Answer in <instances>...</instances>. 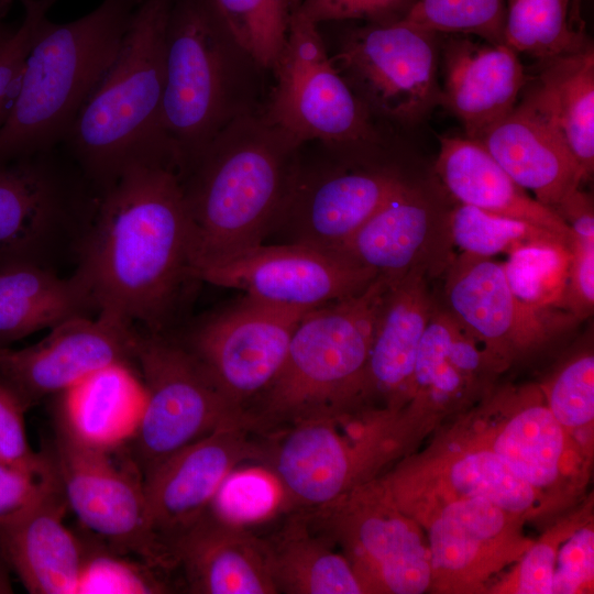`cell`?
I'll return each mask as SVG.
<instances>
[{
	"label": "cell",
	"mask_w": 594,
	"mask_h": 594,
	"mask_svg": "<svg viewBox=\"0 0 594 594\" xmlns=\"http://www.w3.org/2000/svg\"><path fill=\"white\" fill-rule=\"evenodd\" d=\"M74 275L97 312L166 332L195 277L191 220L168 161L134 160L98 189Z\"/></svg>",
	"instance_id": "1"
},
{
	"label": "cell",
	"mask_w": 594,
	"mask_h": 594,
	"mask_svg": "<svg viewBox=\"0 0 594 594\" xmlns=\"http://www.w3.org/2000/svg\"><path fill=\"white\" fill-rule=\"evenodd\" d=\"M300 144L262 113L244 116L178 175L194 230L195 273L270 237L290 195Z\"/></svg>",
	"instance_id": "2"
},
{
	"label": "cell",
	"mask_w": 594,
	"mask_h": 594,
	"mask_svg": "<svg viewBox=\"0 0 594 594\" xmlns=\"http://www.w3.org/2000/svg\"><path fill=\"white\" fill-rule=\"evenodd\" d=\"M272 81V72L237 40L211 0H175L160 128L177 175L232 121L261 113Z\"/></svg>",
	"instance_id": "3"
},
{
	"label": "cell",
	"mask_w": 594,
	"mask_h": 594,
	"mask_svg": "<svg viewBox=\"0 0 594 594\" xmlns=\"http://www.w3.org/2000/svg\"><path fill=\"white\" fill-rule=\"evenodd\" d=\"M391 284L378 275L363 292L300 319L279 372L245 409L251 430L270 439L305 421L351 415L363 402L374 328Z\"/></svg>",
	"instance_id": "4"
},
{
	"label": "cell",
	"mask_w": 594,
	"mask_h": 594,
	"mask_svg": "<svg viewBox=\"0 0 594 594\" xmlns=\"http://www.w3.org/2000/svg\"><path fill=\"white\" fill-rule=\"evenodd\" d=\"M140 2L103 0L75 21H42L0 129V165L64 142L114 61Z\"/></svg>",
	"instance_id": "5"
},
{
	"label": "cell",
	"mask_w": 594,
	"mask_h": 594,
	"mask_svg": "<svg viewBox=\"0 0 594 594\" xmlns=\"http://www.w3.org/2000/svg\"><path fill=\"white\" fill-rule=\"evenodd\" d=\"M174 1L141 0L114 61L63 142L98 189L134 160L158 157L175 166L160 128Z\"/></svg>",
	"instance_id": "6"
},
{
	"label": "cell",
	"mask_w": 594,
	"mask_h": 594,
	"mask_svg": "<svg viewBox=\"0 0 594 594\" xmlns=\"http://www.w3.org/2000/svg\"><path fill=\"white\" fill-rule=\"evenodd\" d=\"M387 146L301 142L290 195L270 237L339 251L406 182L381 163Z\"/></svg>",
	"instance_id": "7"
},
{
	"label": "cell",
	"mask_w": 594,
	"mask_h": 594,
	"mask_svg": "<svg viewBox=\"0 0 594 594\" xmlns=\"http://www.w3.org/2000/svg\"><path fill=\"white\" fill-rule=\"evenodd\" d=\"M134 361L146 402L139 432L127 450L142 477L217 428L248 425L245 413L221 394L190 352L167 332L138 331Z\"/></svg>",
	"instance_id": "8"
},
{
	"label": "cell",
	"mask_w": 594,
	"mask_h": 594,
	"mask_svg": "<svg viewBox=\"0 0 594 594\" xmlns=\"http://www.w3.org/2000/svg\"><path fill=\"white\" fill-rule=\"evenodd\" d=\"M437 35L400 20L348 25L333 40L322 38L333 66L375 120L404 125L441 102Z\"/></svg>",
	"instance_id": "9"
},
{
	"label": "cell",
	"mask_w": 594,
	"mask_h": 594,
	"mask_svg": "<svg viewBox=\"0 0 594 594\" xmlns=\"http://www.w3.org/2000/svg\"><path fill=\"white\" fill-rule=\"evenodd\" d=\"M272 75L261 113L300 142L381 143L388 139L333 66L318 24L299 9Z\"/></svg>",
	"instance_id": "10"
},
{
	"label": "cell",
	"mask_w": 594,
	"mask_h": 594,
	"mask_svg": "<svg viewBox=\"0 0 594 594\" xmlns=\"http://www.w3.org/2000/svg\"><path fill=\"white\" fill-rule=\"evenodd\" d=\"M304 513L316 530L341 546L366 593L419 594L431 585L419 526L396 505L383 480L372 479Z\"/></svg>",
	"instance_id": "11"
},
{
	"label": "cell",
	"mask_w": 594,
	"mask_h": 594,
	"mask_svg": "<svg viewBox=\"0 0 594 594\" xmlns=\"http://www.w3.org/2000/svg\"><path fill=\"white\" fill-rule=\"evenodd\" d=\"M339 418L298 424L270 439L264 465L279 480L286 510L327 505L365 483L391 454L395 414L375 413L358 435L341 433Z\"/></svg>",
	"instance_id": "12"
},
{
	"label": "cell",
	"mask_w": 594,
	"mask_h": 594,
	"mask_svg": "<svg viewBox=\"0 0 594 594\" xmlns=\"http://www.w3.org/2000/svg\"><path fill=\"white\" fill-rule=\"evenodd\" d=\"M308 311L245 295L204 317L178 340L221 394L245 413L279 372L293 333Z\"/></svg>",
	"instance_id": "13"
},
{
	"label": "cell",
	"mask_w": 594,
	"mask_h": 594,
	"mask_svg": "<svg viewBox=\"0 0 594 594\" xmlns=\"http://www.w3.org/2000/svg\"><path fill=\"white\" fill-rule=\"evenodd\" d=\"M50 451L67 505L88 530L162 571L175 568L153 530L143 477L130 458L119 463L114 453L86 449L56 428Z\"/></svg>",
	"instance_id": "14"
},
{
	"label": "cell",
	"mask_w": 594,
	"mask_h": 594,
	"mask_svg": "<svg viewBox=\"0 0 594 594\" xmlns=\"http://www.w3.org/2000/svg\"><path fill=\"white\" fill-rule=\"evenodd\" d=\"M195 276L268 304L314 310L363 292L378 275L341 251L263 243L202 266Z\"/></svg>",
	"instance_id": "15"
},
{
	"label": "cell",
	"mask_w": 594,
	"mask_h": 594,
	"mask_svg": "<svg viewBox=\"0 0 594 594\" xmlns=\"http://www.w3.org/2000/svg\"><path fill=\"white\" fill-rule=\"evenodd\" d=\"M268 450L267 438L245 424H229L174 452L143 476L153 530L170 556L173 543L207 513L227 475L244 462H265Z\"/></svg>",
	"instance_id": "16"
},
{
	"label": "cell",
	"mask_w": 594,
	"mask_h": 594,
	"mask_svg": "<svg viewBox=\"0 0 594 594\" xmlns=\"http://www.w3.org/2000/svg\"><path fill=\"white\" fill-rule=\"evenodd\" d=\"M136 336L134 324L110 315L74 316L51 328L36 344L21 350L6 348L0 374L30 408L107 365L132 363Z\"/></svg>",
	"instance_id": "17"
},
{
	"label": "cell",
	"mask_w": 594,
	"mask_h": 594,
	"mask_svg": "<svg viewBox=\"0 0 594 594\" xmlns=\"http://www.w3.org/2000/svg\"><path fill=\"white\" fill-rule=\"evenodd\" d=\"M425 525L431 583L466 587L519 551V517L481 498L428 494Z\"/></svg>",
	"instance_id": "18"
},
{
	"label": "cell",
	"mask_w": 594,
	"mask_h": 594,
	"mask_svg": "<svg viewBox=\"0 0 594 594\" xmlns=\"http://www.w3.org/2000/svg\"><path fill=\"white\" fill-rule=\"evenodd\" d=\"M442 308L504 362L519 350L543 341L552 323L518 301L507 283L503 263L461 253L443 272Z\"/></svg>",
	"instance_id": "19"
},
{
	"label": "cell",
	"mask_w": 594,
	"mask_h": 594,
	"mask_svg": "<svg viewBox=\"0 0 594 594\" xmlns=\"http://www.w3.org/2000/svg\"><path fill=\"white\" fill-rule=\"evenodd\" d=\"M52 151L0 165V272L46 265L55 235L80 202Z\"/></svg>",
	"instance_id": "20"
},
{
	"label": "cell",
	"mask_w": 594,
	"mask_h": 594,
	"mask_svg": "<svg viewBox=\"0 0 594 594\" xmlns=\"http://www.w3.org/2000/svg\"><path fill=\"white\" fill-rule=\"evenodd\" d=\"M479 142L520 187L551 210L584 180L537 82Z\"/></svg>",
	"instance_id": "21"
},
{
	"label": "cell",
	"mask_w": 594,
	"mask_h": 594,
	"mask_svg": "<svg viewBox=\"0 0 594 594\" xmlns=\"http://www.w3.org/2000/svg\"><path fill=\"white\" fill-rule=\"evenodd\" d=\"M449 242L447 215L406 180L339 251L394 283L418 265L442 273Z\"/></svg>",
	"instance_id": "22"
},
{
	"label": "cell",
	"mask_w": 594,
	"mask_h": 594,
	"mask_svg": "<svg viewBox=\"0 0 594 594\" xmlns=\"http://www.w3.org/2000/svg\"><path fill=\"white\" fill-rule=\"evenodd\" d=\"M495 422L479 441L496 453L543 499L576 471V444L552 415L540 386L496 398Z\"/></svg>",
	"instance_id": "23"
},
{
	"label": "cell",
	"mask_w": 594,
	"mask_h": 594,
	"mask_svg": "<svg viewBox=\"0 0 594 594\" xmlns=\"http://www.w3.org/2000/svg\"><path fill=\"white\" fill-rule=\"evenodd\" d=\"M443 56L441 102L462 123L466 138L479 141L513 110L527 85L518 53L506 44L454 34Z\"/></svg>",
	"instance_id": "24"
},
{
	"label": "cell",
	"mask_w": 594,
	"mask_h": 594,
	"mask_svg": "<svg viewBox=\"0 0 594 594\" xmlns=\"http://www.w3.org/2000/svg\"><path fill=\"white\" fill-rule=\"evenodd\" d=\"M431 275L427 265H418L392 283L377 315L363 400L383 398L388 411L410 398L418 350L436 306Z\"/></svg>",
	"instance_id": "25"
},
{
	"label": "cell",
	"mask_w": 594,
	"mask_h": 594,
	"mask_svg": "<svg viewBox=\"0 0 594 594\" xmlns=\"http://www.w3.org/2000/svg\"><path fill=\"white\" fill-rule=\"evenodd\" d=\"M55 396V428L75 443L103 453L130 447L146 402L140 372L130 362L107 365Z\"/></svg>",
	"instance_id": "26"
},
{
	"label": "cell",
	"mask_w": 594,
	"mask_h": 594,
	"mask_svg": "<svg viewBox=\"0 0 594 594\" xmlns=\"http://www.w3.org/2000/svg\"><path fill=\"white\" fill-rule=\"evenodd\" d=\"M170 552L190 593H277L263 538L208 513L173 543Z\"/></svg>",
	"instance_id": "27"
},
{
	"label": "cell",
	"mask_w": 594,
	"mask_h": 594,
	"mask_svg": "<svg viewBox=\"0 0 594 594\" xmlns=\"http://www.w3.org/2000/svg\"><path fill=\"white\" fill-rule=\"evenodd\" d=\"M67 507L59 485L25 516L0 526V553L30 593L77 594L84 544L63 521Z\"/></svg>",
	"instance_id": "28"
},
{
	"label": "cell",
	"mask_w": 594,
	"mask_h": 594,
	"mask_svg": "<svg viewBox=\"0 0 594 594\" xmlns=\"http://www.w3.org/2000/svg\"><path fill=\"white\" fill-rule=\"evenodd\" d=\"M435 169L458 204L534 224L571 244L569 226L520 187L479 141L440 138Z\"/></svg>",
	"instance_id": "29"
},
{
	"label": "cell",
	"mask_w": 594,
	"mask_h": 594,
	"mask_svg": "<svg viewBox=\"0 0 594 594\" xmlns=\"http://www.w3.org/2000/svg\"><path fill=\"white\" fill-rule=\"evenodd\" d=\"M504 366L436 304L418 350L409 400L416 408L458 403Z\"/></svg>",
	"instance_id": "30"
},
{
	"label": "cell",
	"mask_w": 594,
	"mask_h": 594,
	"mask_svg": "<svg viewBox=\"0 0 594 594\" xmlns=\"http://www.w3.org/2000/svg\"><path fill=\"white\" fill-rule=\"evenodd\" d=\"M263 540L277 593H366L346 557L333 550V542L310 525L304 512Z\"/></svg>",
	"instance_id": "31"
},
{
	"label": "cell",
	"mask_w": 594,
	"mask_h": 594,
	"mask_svg": "<svg viewBox=\"0 0 594 594\" xmlns=\"http://www.w3.org/2000/svg\"><path fill=\"white\" fill-rule=\"evenodd\" d=\"M95 311L89 293L74 274L59 277L44 265L0 272V345Z\"/></svg>",
	"instance_id": "32"
},
{
	"label": "cell",
	"mask_w": 594,
	"mask_h": 594,
	"mask_svg": "<svg viewBox=\"0 0 594 594\" xmlns=\"http://www.w3.org/2000/svg\"><path fill=\"white\" fill-rule=\"evenodd\" d=\"M537 85L583 179L594 170V50L544 61Z\"/></svg>",
	"instance_id": "33"
},
{
	"label": "cell",
	"mask_w": 594,
	"mask_h": 594,
	"mask_svg": "<svg viewBox=\"0 0 594 594\" xmlns=\"http://www.w3.org/2000/svg\"><path fill=\"white\" fill-rule=\"evenodd\" d=\"M428 482V494L481 498L519 518L537 510L543 502L526 481L479 440L441 459Z\"/></svg>",
	"instance_id": "34"
},
{
	"label": "cell",
	"mask_w": 594,
	"mask_h": 594,
	"mask_svg": "<svg viewBox=\"0 0 594 594\" xmlns=\"http://www.w3.org/2000/svg\"><path fill=\"white\" fill-rule=\"evenodd\" d=\"M594 575V529L572 519L528 547L514 574L519 594H574L590 588Z\"/></svg>",
	"instance_id": "35"
},
{
	"label": "cell",
	"mask_w": 594,
	"mask_h": 594,
	"mask_svg": "<svg viewBox=\"0 0 594 594\" xmlns=\"http://www.w3.org/2000/svg\"><path fill=\"white\" fill-rule=\"evenodd\" d=\"M504 43L544 62L590 42L571 20L570 0H506Z\"/></svg>",
	"instance_id": "36"
},
{
	"label": "cell",
	"mask_w": 594,
	"mask_h": 594,
	"mask_svg": "<svg viewBox=\"0 0 594 594\" xmlns=\"http://www.w3.org/2000/svg\"><path fill=\"white\" fill-rule=\"evenodd\" d=\"M570 258V248L560 241L534 242L509 252L503 266L518 301L549 315L562 307Z\"/></svg>",
	"instance_id": "37"
},
{
	"label": "cell",
	"mask_w": 594,
	"mask_h": 594,
	"mask_svg": "<svg viewBox=\"0 0 594 594\" xmlns=\"http://www.w3.org/2000/svg\"><path fill=\"white\" fill-rule=\"evenodd\" d=\"M237 40L273 70L285 47L292 19L302 0H211Z\"/></svg>",
	"instance_id": "38"
},
{
	"label": "cell",
	"mask_w": 594,
	"mask_h": 594,
	"mask_svg": "<svg viewBox=\"0 0 594 594\" xmlns=\"http://www.w3.org/2000/svg\"><path fill=\"white\" fill-rule=\"evenodd\" d=\"M448 233L462 253L493 257L534 242L560 241L559 235L534 224L458 204L447 213Z\"/></svg>",
	"instance_id": "39"
},
{
	"label": "cell",
	"mask_w": 594,
	"mask_h": 594,
	"mask_svg": "<svg viewBox=\"0 0 594 594\" xmlns=\"http://www.w3.org/2000/svg\"><path fill=\"white\" fill-rule=\"evenodd\" d=\"M286 510L283 486L266 465L235 468L219 486L208 514L226 524L249 528Z\"/></svg>",
	"instance_id": "40"
},
{
	"label": "cell",
	"mask_w": 594,
	"mask_h": 594,
	"mask_svg": "<svg viewBox=\"0 0 594 594\" xmlns=\"http://www.w3.org/2000/svg\"><path fill=\"white\" fill-rule=\"evenodd\" d=\"M105 543L102 544V539L101 541L82 540L84 558L77 594H160L169 592L168 585L156 572L161 569L140 559L135 561L106 541Z\"/></svg>",
	"instance_id": "41"
},
{
	"label": "cell",
	"mask_w": 594,
	"mask_h": 594,
	"mask_svg": "<svg viewBox=\"0 0 594 594\" xmlns=\"http://www.w3.org/2000/svg\"><path fill=\"white\" fill-rule=\"evenodd\" d=\"M505 15L506 0H417L403 20L437 34L505 44Z\"/></svg>",
	"instance_id": "42"
},
{
	"label": "cell",
	"mask_w": 594,
	"mask_h": 594,
	"mask_svg": "<svg viewBox=\"0 0 594 594\" xmlns=\"http://www.w3.org/2000/svg\"><path fill=\"white\" fill-rule=\"evenodd\" d=\"M540 387L552 415L569 432L592 424L594 418L592 353L575 356Z\"/></svg>",
	"instance_id": "43"
},
{
	"label": "cell",
	"mask_w": 594,
	"mask_h": 594,
	"mask_svg": "<svg viewBox=\"0 0 594 594\" xmlns=\"http://www.w3.org/2000/svg\"><path fill=\"white\" fill-rule=\"evenodd\" d=\"M28 409L18 391L0 374V462L54 475L57 471L51 451L35 452L29 444L24 424Z\"/></svg>",
	"instance_id": "44"
},
{
	"label": "cell",
	"mask_w": 594,
	"mask_h": 594,
	"mask_svg": "<svg viewBox=\"0 0 594 594\" xmlns=\"http://www.w3.org/2000/svg\"><path fill=\"white\" fill-rule=\"evenodd\" d=\"M58 0H21L24 18L0 44V129L16 95L25 58L42 21Z\"/></svg>",
	"instance_id": "45"
},
{
	"label": "cell",
	"mask_w": 594,
	"mask_h": 594,
	"mask_svg": "<svg viewBox=\"0 0 594 594\" xmlns=\"http://www.w3.org/2000/svg\"><path fill=\"white\" fill-rule=\"evenodd\" d=\"M417 0H302L300 12L314 23L391 24L403 20Z\"/></svg>",
	"instance_id": "46"
},
{
	"label": "cell",
	"mask_w": 594,
	"mask_h": 594,
	"mask_svg": "<svg viewBox=\"0 0 594 594\" xmlns=\"http://www.w3.org/2000/svg\"><path fill=\"white\" fill-rule=\"evenodd\" d=\"M61 485L57 473L43 475L0 462V526L14 522Z\"/></svg>",
	"instance_id": "47"
},
{
	"label": "cell",
	"mask_w": 594,
	"mask_h": 594,
	"mask_svg": "<svg viewBox=\"0 0 594 594\" xmlns=\"http://www.w3.org/2000/svg\"><path fill=\"white\" fill-rule=\"evenodd\" d=\"M570 253L562 307L582 320L591 316L594 308V234H573Z\"/></svg>",
	"instance_id": "48"
},
{
	"label": "cell",
	"mask_w": 594,
	"mask_h": 594,
	"mask_svg": "<svg viewBox=\"0 0 594 594\" xmlns=\"http://www.w3.org/2000/svg\"><path fill=\"white\" fill-rule=\"evenodd\" d=\"M10 566L6 559L0 553V594L12 593V584L10 579Z\"/></svg>",
	"instance_id": "49"
},
{
	"label": "cell",
	"mask_w": 594,
	"mask_h": 594,
	"mask_svg": "<svg viewBox=\"0 0 594 594\" xmlns=\"http://www.w3.org/2000/svg\"><path fill=\"white\" fill-rule=\"evenodd\" d=\"M581 3L582 0H570V15L573 24L578 28L583 30V21L581 16Z\"/></svg>",
	"instance_id": "50"
},
{
	"label": "cell",
	"mask_w": 594,
	"mask_h": 594,
	"mask_svg": "<svg viewBox=\"0 0 594 594\" xmlns=\"http://www.w3.org/2000/svg\"><path fill=\"white\" fill-rule=\"evenodd\" d=\"M13 31L14 29L11 30L2 20H0V44L3 43L13 33Z\"/></svg>",
	"instance_id": "51"
},
{
	"label": "cell",
	"mask_w": 594,
	"mask_h": 594,
	"mask_svg": "<svg viewBox=\"0 0 594 594\" xmlns=\"http://www.w3.org/2000/svg\"><path fill=\"white\" fill-rule=\"evenodd\" d=\"M13 0H0V20L8 13Z\"/></svg>",
	"instance_id": "52"
},
{
	"label": "cell",
	"mask_w": 594,
	"mask_h": 594,
	"mask_svg": "<svg viewBox=\"0 0 594 594\" xmlns=\"http://www.w3.org/2000/svg\"><path fill=\"white\" fill-rule=\"evenodd\" d=\"M4 349H6V346L0 345V356H1L2 352L4 351Z\"/></svg>",
	"instance_id": "53"
}]
</instances>
